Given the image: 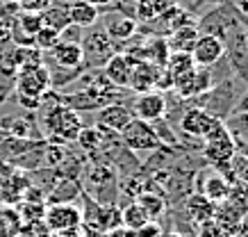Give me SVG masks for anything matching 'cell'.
<instances>
[{
    "label": "cell",
    "instance_id": "44",
    "mask_svg": "<svg viewBox=\"0 0 248 237\" xmlns=\"http://www.w3.org/2000/svg\"><path fill=\"white\" fill-rule=\"evenodd\" d=\"M132 2H137V0H132Z\"/></svg>",
    "mask_w": 248,
    "mask_h": 237
},
{
    "label": "cell",
    "instance_id": "38",
    "mask_svg": "<svg viewBox=\"0 0 248 237\" xmlns=\"http://www.w3.org/2000/svg\"><path fill=\"white\" fill-rule=\"evenodd\" d=\"M55 237H84V233L80 228H68V230H60V233H53Z\"/></svg>",
    "mask_w": 248,
    "mask_h": 237
},
{
    "label": "cell",
    "instance_id": "34",
    "mask_svg": "<svg viewBox=\"0 0 248 237\" xmlns=\"http://www.w3.org/2000/svg\"><path fill=\"white\" fill-rule=\"evenodd\" d=\"M135 237H164V228L159 226V221H146L141 228L132 230Z\"/></svg>",
    "mask_w": 248,
    "mask_h": 237
},
{
    "label": "cell",
    "instance_id": "30",
    "mask_svg": "<svg viewBox=\"0 0 248 237\" xmlns=\"http://www.w3.org/2000/svg\"><path fill=\"white\" fill-rule=\"evenodd\" d=\"M153 130H155V135H157L162 146H178V148H180V144H178V132L173 130V126L166 121V119L153 121Z\"/></svg>",
    "mask_w": 248,
    "mask_h": 237
},
{
    "label": "cell",
    "instance_id": "29",
    "mask_svg": "<svg viewBox=\"0 0 248 237\" xmlns=\"http://www.w3.org/2000/svg\"><path fill=\"white\" fill-rule=\"evenodd\" d=\"M23 228V221L18 212L14 210H2L0 212V237H16Z\"/></svg>",
    "mask_w": 248,
    "mask_h": 237
},
{
    "label": "cell",
    "instance_id": "1",
    "mask_svg": "<svg viewBox=\"0 0 248 237\" xmlns=\"http://www.w3.org/2000/svg\"><path fill=\"white\" fill-rule=\"evenodd\" d=\"M39 110H44L41 116V128L48 142H57V144H73L78 132L82 130V119L78 112L71 107L62 105V103H41Z\"/></svg>",
    "mask_w": 248,
    "mask_h": 237
},
{
    "label": "cell",
    "instance_id": "25",
    "mask_svg": "<svg viewBox=\"0 0 248 237\" xmlns=\"http://www.w3.org/2000/svg\"><path fill=\"white\" fill-rule=\"evenodd\" d=\"M121 221H123V226H125V228L137 230V228H141L146 221H151V219H148V214L139 207V203H137V201H132L130 205H125L123 210H121Z\"/></svg>",
    "mask_w": 248,
    "mask_h": 237
},
{
    "label": "cell",
    "instance_id": "8",
    "mask_svg": "<svg viewBox=\"0 0 248 237\" xmlns=\"http://www.w3.org/2000/svg\"><path fill=\"white\" fill-rule=\"evenodd\" d=\"M132 116L141 119V121H157V119H164L166 116V100H164V94L162 92H143V94H137V98L132 100Z\"/></svg>",
    "mask_w": 248,
    "mask_h": 237
},
{
    "label": "cell",
    "instance_id": "17",
    "mask_svg": "<svg viewBox=\"0 0 248 237\" xmlns=\"http://www.w3.org/2000/svg\"><path fill=\"white\" fill-rule=\"evenodd\" d=\"M103 78L107 82H112L119 89H128V78H130V60L123 53H114L105 62V66L100 69Z\"/></svg>",
    "mask_w": 248,
    "mask_h": 237
},
{
    "label": "cell",
    "instance_id": "22",
    "mask_svg": "<svg viewBox=\"0 0 248 237\" xmlns=\"http://www.w3.org/2000/svg\"><path fill=\"white\" fill-rule=\"evenodd\" d=\"M135 201L139 203V207H141L143 212L148 214L151 221H157L159 217L166 212V207H169L164 196H162V194H155V191H141Z\"/></svg>",
    "mask_w": 248,
    "mask_h": 237
},
{
    "label": "cell",
    "instance_id": "26",
    "mask_svg": "<svg viewBox=\"0 0 248 237\" xmlns=\"http://www.w3.org/2000/svg\"><path fill=\"white\" fill-rule=\"evenodd\" d=\"M76 142H78V148L89 155V153H93V151L100 148V144H103V135H100L98 128H84L82 126V130L78 132Z\"/></svg>",
    "mask_w": 248,
    "mask_h": 237
},
{
    "label": "cell",
    "instance_id": "23",
    "mask_svg": "<svg viewBox=\"0 0 248 237\" xmlns=\"http://www.w3.org/2000/svg\"><path fill=\"white\" fill-rule=\"evenodd\" d=\"M41 23H44L46 28H53V30L62 32L68 23H71V18H68V7H62V5H55L53 2L48 9L41 12Z\"/></svg>",
    "mask_w": 248,
    "mask_h": 237
},
{
    "label": "cell",
    "instance_id": "2",
    "mask_svg": "<svg viewBox=\"0 0 248 237\" xmlns=\"http://www.w3.org/2000/svg\"><path fill=\"white\" fill-rule=\"evenodd\" d=\"M239 96L241 94L237 92V80H234V78H228V80L217 82L210 92L201 94V96H196V98H189L187 105L201 107V110H205V112L212 114L214 119L226 121L228 116L232 114L234 103L239 100Z\"/></svg>",
    "mask_w": 248,
    "mask_h": 237
},
{
    "label": "cell",
    "instance_id": "15",
    "mask_svg": "<svg viewBox=\"0 0 248 237\" xmlns=\"http://www.w3.org/2000/svg\"><path fill=\"white\" fill-rule=\"evenodd\" d=\"M44 60L53 62L57 66H64V69H80L82 64V48L78 44H66V41H60L53 50L44 53Z\"/></svg>",
    "mask_w": 248,
    "mask_h": 237
},
{
    "label": "cell",
    "instance_id": "33",
    "mask_svg": "<svg viewBox=\"0 0 248 237\" xmlns=\"http://www.w3.org/2000/svg\"><path fill=\"white\" fill-rule=\"evenodd\" d=\"M82 37H84V28H80V25H76V23H68L66 28L60 32V41H66V44H78V46H80Z\"/></svg>",
    "mask_w": 248,
    "mask_h": 237
},
{
    "label": "cell",
    "instance_id": "5",
    "mask_svg": "<svg viewBox=\"0 0 248 237\" xmlns=\"http://www.w3.org/2000/svg\"><path fill=\"white\" fill-rule=\"evenodd\" d=\"M119 137L121 144L125 146L128 151H132V153H153V151H157L162 146L155 130H153V123L141 121L137 116L130 119L128 126L119 132Z\"/></svg>",
    "mask_w": 248,
    "mask_h": 237
},
{
    "label": "cell",
    "instance_id": "37",
    "mask_svg": "<svg viewBox=\"0 0 248 237\" xmlns=\"http://www.w3.org/2000/svg\"><path fill=\"white\" fill-rule=\"evenodd\" d=\"M244 112H248V92H246V94H241L239 100L234 103L232 114H244Z\"/></svg>",
    "mask_w": 248,
    "mask_h": 237
},
{
    "label": "cell",
    "instance_id": "6",
    "mask_svg": "<svg viewBox=\"0 0 248 237\" xmlns=\"http://www.w3.org/2000/svg\"><path fill=\"white\" fill-rule=\"evenodd\" d=\"M50 87V73L46 64L39 66H25L18 69V73L14 76V92L16 96H28V98H41Z\"/></svg>",
    "mask_w": 248,
    "mask_h": 237
},
{
    "label": "cell",
    "instance_id": "39",
    "mask_svg": "<svg viewBox=\"0 0 248 237\" xmlns=\"http://www.w3.org/2000/svg\"><path fill=\"white\" fill-rule=\"evenodd\" d=\"M89 2H93V5H96L98 9H105L107 5H109V2H112V0H89Z\"/></svg>",
    "mask_w": 248,
    "mask_h": 237
},
{
    "label": "cell",
    "instance_id": "41",
    "mask_svg": "<svg viewBox=\"0 0 248 237\" xmlns=\"http://www.w3.org/2000/svg\"><path fill=\"white\" fill-rule=\"evenodd\" d=\"M166 237H189V235H182V233H171V235H166Z\"/></svg>",
    "mask_w": 248,
    "mask_h": 237
},
{
    "label": "cell",
    "instance_id": "20",
    "mask_svg": "<svg viewBox=\"0 0 248 237\" xmlns=\"http://www.w3.org/2000/svg\"><path fill=\"white\" fill-rule=\"evenodd\" d=\"M68 18L80 28H91L100 21V9L89 0H76L73 5H68Z\"/></svg>",
    "mask_w": 248,
    "mask_h": 237
},
{
    "label": "cell",
    "instance_id": "40",
    "mask_svg": "<svg viewBox=\"0 0 248 237\" xmlns=\"http://www.w3.org/2000/svg\"><path fill=\"white\" fill-rule=\"evenodd\" d=\"M55 5H62V7H68V5H73L76 0H53Z\"/></svg>",
    "mask_w": 248,
    "mask_h": 237
},
{
    "label": "cell",
    "instance_id": "42",
    "mask_svg": "<svg viewBox=\"0 0 248 237\" xmlns=\"http://www.w3.org/2000/svg\"><path fill=\"white\" fill-rule=\"evenodd\" d=\"M7 2H14V5H18V7H21V2H23V0H7Z\"/></svg>",
    "mask_w": 248,
    "mask_h": 237
},
{
    "label": "cell",
    "instance_id": "12",
    "mask_svg": "<svg viewBox=\"0 0 248 237\" xmlns=\"http://www.w3.org/2000/svg\"><path fill=\"white\" fill-rule=\"evenodd\" d=\"M217 121L218 119H214L212 114H207L205 110L189 105L187 110L182 112V116H180V128H178V130L185 132V135H191V137L203 139L205 135L217 126Z\"/></svg>",
    "mask_w": 248,
    "mask_h": 237
},
{
    "label": "cell",
    "instance_id": "27",
    "mask_svg": "<svg viewBox=\"0 0 248 237\" xmlns=\"http://www.w3.org/2000/svg\"><path fill=\"white\" fill-rule=\"evenodd\" d=\"M166 71L171 73L173 78L180 76V73H185V71L194 69V57H191V53H169V57H166Z\"/></svg>",
    "mask_w": 248,
    "mask_h": 237
},
{
    "label": "cell",
    "instance_id": "9",
    "mask_svg": "<svg viewBox=\"0 0 248 237\" xmlns=\"http://www.w3.org/2000/svg\"><path fill=\"white\" fill-rule=\"evenodd\" d=\"M100 21H103V28L109 34L114 44H123V41H130V39L137 34L139 30V23H137L132 16L119 14V12H107V9H100Z\"/></svg>",
    "mask_w": 248,
    "mask_h": 237
},
{
    "label": "cell",
    "instance_id": "43",
    "mask_svg": "<svg viewBox=\"0 0 248 237\" xmlns=\"http://www.w3.org/2000/svg\"><path fill=\"white\" fill-rule=\"evenodd\" d=\"M5 137H7V135H5V132L0 130V142H2V139H5Z\"/></svg>",
    "mask_w": 248,
    "mask_h": 237
},
{
    "label": "cell",
    "instance_id": "7",
    "mask_svg": "<svg viewBox=\"0 0 248 237\" xmlns=\"http://www.w3.org/2000/svg\"><path fill=\"white\" fill-rule=\"evenodd\" d=\"M44 223L50 233L80 228L82 226V212L73 203H50V205H46Z\"/></svg>",
    "mask_w": 248,
    "mask_h": 237
},
{
    "label": "cell",
    "instance_id": "16",
    "mask_svg": "<svg viewBox=\"0 0 248 237\" xmlns=\"http://www.w3.org/2000/svg\"><path fill=\"white\" fill-rule=\"evenodd\" d=\"M214 210L217 205L212 203L207 196L198 194V191H191L187 199H185V212H187V219L191 223H207L214 219Z\"/></svg>",
    "mask_w": 248,
    "mask_h": 237
},
{
    "label": "cell",
    "instance_id": "13",
    "mask_svg": "<svg viewBox=\"0 0 248 237\" xmlns=\"http://www.w3.org/2000/svg\"><path fill=\"white\" fill-rule=\"evenodd\" d=\"M96 123L98 126H105L107 130L121 132L132 119V110L125 103H109V105L96 110Z\"/></svg>",
    "mask_w": 248,
    "mask_h": 237
},
{
    "label": "cell",
    "instance_id": "21",
    "mask_svg": "<svg viewBox=\"0 0 248 237\" xmlns=\"http://www.w3.org/2000/svg\"><path fill=\"white\" fill-rule=\"evenodd\" d=\"M175 5V0H137L135 2V21L137 23H151L164 9Z\"/></svg>",
    "mask_w": 248,
    "mask_h": 237
},
{
    "label": "cell",
    "instance_id": "31",
    "mask_svg": "<svg viewBox=\"0 0 248 237\" xmlns=\"http://www.w3.org/2000/svg\"><path fill=\"white\" fill-rule=\"evenodd\" d=\"M57 44H60V32L53 30V28H46V25H44V28L34 34V48H39L41 53L53 50Z\"/></svg>",
    "mask_w": 248,
    "mask_h": 237
},
{
    "label": "cell",
    "instance_id": "24",
    "mask_svg": "<svg viewBox=\"0 0 248 237\" xmlns=\"http://www.w3.org/2000/svg\"><path fill=\"white\" fill-rule=\"evenodd\" d=\"M12 25H14L18 32H23V34H28V37H34L41 28H44V23H41V14H34V12H18V14L12 18Z\"/></svg>",
    "mask_w": 248,
    "mask_h": 237
},
{
    "label": "cell",
    "instance_id": "11",
    "mask_svg": "<svg viewBox=\"0 0 248 237\" xmlns=\"http://www.w3.org/2000/svg\"><path fill=\"white\" fill-rule=\"evenodd\" d=\"M223 55H226L223 41L217 39L214 34H207V32H201L198 39H196L194 48H191V57H194L196 66H212V64H217Z\"/></svg>",
    "mask_w": 248,
    "mask_h": 237
},
{
    "label": "cell",
    "instance_id": "14",
    "mask_svg": "<svg viewBox=\"0 0 248 237\" xmlns=\"http://www.w3.org/2000/svg\"><path fill=\"white\" fill-rule=\"evenodd\" d=\"M155 73H157V66H153L151 62H146V60L132 62L130 60L128 87L132 89V92H137V94L151 92V89H155Z\"/></svg>",
    "mask_w": 248,
    "mask_h": 237
},
{
    "label": "cell",
    "instance_id": "18",
    "mask_svg": "<svg viewBox=\"0 0 248 237\" xmlns=\"http://www.w3.org/2000/svg\"><path fill=\"white\" fill-rule=\"evenodd\" d=\"M82 183L78 178H60L53 185V190L46 194V201H48V205L50 203H73V201L82 199Z\"/></svg>",
    "mask_w": 248,
    "mask_h": 237
},
{
    "label": "cell",
    "instance_id": "3",
    "mask_svg": "<svg viewBox=\"0 0 248 237\" xmlns=\"http://www.w3.org/2000/svg\"><path fill=\"white\" fill-rule=\"evenodd\" d=\"M98 23H100V21H98ZM98 23L91 25V28H84V37H82V41H80L84 69H103L105 62L116 53V44L109 39L105 28Z\"/></svg>",
    "mask_w": 248,
    "mask_h": 237
},
{
    "label": "cell",
    "instance_id": "4",
    "mask_svg": "<svg viewBox=\"0 0 248 237\" xmlns=\"http://www.w3.org/2000/svg\"><path fill=\"white\" fill-rule=\"evenodd\" d=\"M201 151H203V158L210 162L212 167L232 160L234 137H232V132L226 128V123L217 121V126L203 137V148Z\"/></svg>",
    "mask_w": 248,
    "mask_h": 237
},
{
    "label": "cell",
    "instance_id": "19",
    "mask_svg": "<svg viewBox=\"0 0 248 237\" xmlns=\"http://www.w3.org/2000/svg\"><path fill=\"white\" fill-rule=\"evenodd\" d=\"M198 34H201L198 25H185V28H178V30H173L171 34H166L164 39H166V46H169L171 53H191Z\"/></svg>",
    "mask_w": 248,
    "mask_h": 237
},
{
    "label": "cell",
    "instance_id": "35",
    "mask_svg": "<svg viewBox=\"0 0 248 237\" xmlns=\"http://www.w3.org/2000/svg\"><path fill=\"white\" fill-rule=\"evenodd\" d=\"M53 5V0H23L21 9L23 12H34V14H41L44 9H48Z\"/></svg>",
    "mask_w": 248,
    "mask_h": 237
},
{
    "label": "cell",
    "instance_id": "36",
    "mask_svg": "<svg viewBox=\"0 0 248 237\" xmlns=\"http://www.w3.org/2000/svg\"><path fill=\"white\" fill-rule=\"evenodd\" d=\"M228 5L237 12L239 16H244V18H248V0H226Z\"/></svg>",
    "mask_w": 248,
    "mask_h": 237
},
{
    "label": "cell",
    "instance_id": "32",
    "mask_svg": "<svg viewBox=\"0 0 248 237\" xmlns=\"http://www.w3.org/2000/svg\"><path fill=\"white\" fill-rule=\"evenodd\" d=\"M226 128L232 135H246L248 132V112H244V114H230L226 119Z\"/></svg>",
    "mask_w": 248,
    "mask_h": 237
},
{
    "label": "cell",
    "instance_id": "10",
    "mask_svg": "<svg viewBox=\"0 0 248 237\" xmlns=\"http://www.w3.org/2000/svg\"><path fill=\"white\" fill-rule=\"evenodd\" d=\"M230 187H232V185L228 183L218 171H214V174H210V176L203 174V171H198V174L194 176V191L207 196L214 205H218V203H223V201L228 199Z\"/></svg>",
    "mask_w": 248,
    "mask_h": 237
},
{
    "label": "cell",
    "instance_id": "28",
    "mask_svg": "<svg viewBox=\"0 0 248 237\" xmlns=\"http://www.w3.org/2000/svg\"><path fill=\"white\" fill-rule=\"evenodd\" d=\"M46 214V203L44 201H23V205L18 207V217L25 223H39L44 221Z\"/></svg>",
    "mask_w": 248,
    "mask_h": 237
}]
</instances>
